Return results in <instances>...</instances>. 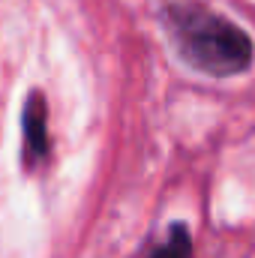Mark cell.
Returning <instances> with one entry per match:
<instances>
[{
    "label": "cell",
    "instance_id": "3957f363",
    "mask_svg": "<svg viewBox=\"0 0 255 258\" xmlns=\"http://www.w3.org/2000/svg\"><path fill=\"white\" fill-rule=\"evenodd\" d=\"M147 258H195V246H192V234L186 222H174L165 237L150 249Z\"/></svg>",
    "mask_w": 255,
    "mask_h": 258
},
{
    "label": "cell",
    "instance_id": "7a4b0ae2",
    "mask_svg": "<svg viewBox=\"0 0 255 258\" xmlns=\"http://www.w3.org/2000/svg\"><path fill=\"white\" fill-rule=\"evenodd\" d=\"M51 156L48 138V105L42 90H30L21 105V168L24 174H36Z\"/></svg>",
    "mask_w": 255,
    "mask_h": 258
},
{
    "label": "cell",
    "instance_id": "6da1fadb",
    "mask_svg": "<svg viewBox=\"0 0 255 258\" xmlns=\"http://www.w3.org/2000/svg\"><path fill=\"white\" fill-rule=\"evenodd\" d=\"M162 24L177 57L201 75L234 78L255 60L252 36L204 3H168Z\"/></svg>",
    "mask_w": 255,
    "mask_h": 258
}]
</instances>
